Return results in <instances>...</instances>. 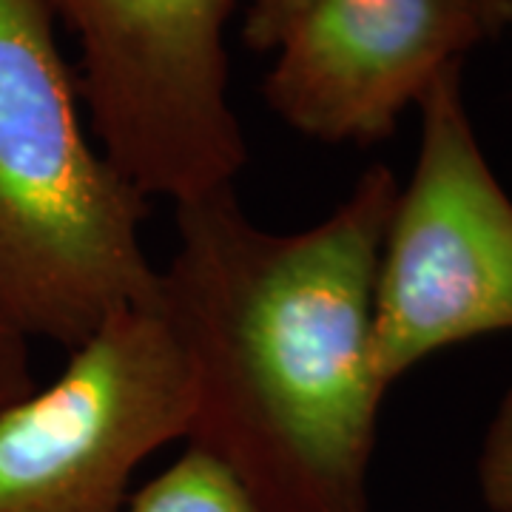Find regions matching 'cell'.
<instances>
[{
    "label": "cell",
    "mask_w": 512,
    "mask_h": 512,
    "mask_svg": "<svg viewBox=\"0 0 512 512\" xmlns=\"http://www.w3.org/2000/svg\"><path fill=\"white\" fill-rule=\"evenodd\" d=\"M29 336L0 311V413L35 390Z\"/></svg>",
    "instance_id": "obj_9"
},
{
    "label": "cell",
    "mask_w": 512,
    "mask_h": 512,
    "mask_svg": "<svg viewBox=\"0 0 512 512\" xmlns=\"http://www.w3.org/2000/svg\"><path fill=\"white\" fill-rule=\"evenodd\" d=\"M126 512H271L237 473L205 450L188 447L168 470L128 498Z\"/></svg>",
    "instance_id": "obj_7"
},
{
    "label": "cell",
    "mask_w": 512,
    "mask_h": 512,
    "mask_svg": "<svg viewBox=\"0 0 512 512\" xmlns=\"http://www.w3.org/2000/svg\"><path fill=\"white\" fill-rule=\"evenodd\" d=\"M311 0H248L245 20H242V40L254 52H274L279 37L291 26L293 18Z\"/></svg>",
    "instance_id": "obj_10"
},
{
    "label": "cell",
    "mask_w": 512,
    "mask_h": 512,
    "mask_svg": "<svg viewBox=\"0 0 512 512\" xmlns=\"http://www.w3.org/2000/svg\"><path fill=\"white\" fill-rule=\"evenodd\" d=\"M478 493L490 512H512V387L495 407L476 464Z\"/></svg>",
    "instance_id": "obj_8"
},
{
    "label": "cell",
    "mask_w": 512,
    "mask_h": 512,
    "mask_svg": "<svg viewBox=\"0 0 512 512\" xmlns=\"http://www.w3.org/2000/svg\"><path fill=\"white\" fill-rule=\"evenodd\" d=\"M248 0H43L80 46L97 146L143 197L174 205L237 185L248 148L225 29Z\"/></svg>",
    "instance_id": "obj_4"
},
{
    "label": "cell",
    "mask_w": 512,
    "mask_h": 512,
    "mask_svg": "<svg viewBox=\"0 0 512 512\" xmlns=\"http://www.w3.org/2000/svg\"><path fill=\"white\" fill-rule=\"evenodd\" d=\"M481 40L470 0H311L274 46L262 92L311 140L376 146Z\"/></svg>",
    "instance_id": "obj_6"
},
{
    "label": "cell",
    "mask_w": 512,
    "mask_h": 512,
    "mask_svg": "<svg viewBox=\"0 0 512 512\" xmlns=\"http://www.w3.org/2000/svg\"><path fill=\"white\" fill-rule=\"evenodd\" d=\"M481 18L487 37H498L512 29V0H470Z\"/></svg>",
    "instance_id": "obj_11"
},
{
    "label": "cell",
    "mask_w": 512,
    "mask_h": 512,
    "mask_svg": "<svg viewBox=\"0 0 512 512\" xmlns=\"http://www.w3.org/2000/svg\"><path fill=\"white\" fill-rule=\"evenodd\" d=\"M510 35H512V29H510Z\"/></svg>",
    "instance_id": "obj_12"
},
{
    "label": "cell",
    "mask_w": 512,
    "mask_h": 512,
    "mask_svg": "<svg viewBox=\"0 0 512 512\" xmlns=\"http://www.w3.org/2000/svg\"><path fill=\"white\" fill-rule=\"evenodd\" d=\"M399 180L370 165L305 231L251 222L234 188L177 208L160 293L194 367L188 447L271 512H370L387 387L373 367V291Z\"/></svg>",
    "instance_id": "obj_1"
},
{
    "label": "cell",
    "mask_w": 512,
    "mask_h": 512,
    "mask_svg": "<svg viewBox=\"0 0 512 512\" xmlns=\"http://www.w3.org/2000/svg\"><path fill=\"white\" fill-rule=\"evenodd\" d=\"M146 197L86 134L43 0H0V311L74 350L148 299Z\"/></svg>",
    "instance_id": "obj_2"
},
{
    "label": "cell",
    "mask_w": 512,
    "mask_h": 512,
    "mask_svg": "<svg viewBox=\"0 0 512 512\" xmlns=\"http://www.w3.org/2000/svg\"><path fill=\"white\" fill-rule=\"evenodd\" d=\"M194 404L191 356L157 285L0 413V512H126L134 470L188 436Z\"/></svg>",
    "instance_id": "obj_5"
},
{
    "label": "cell",
    "mask_w": 512,
    "mask_h": 512,
    "mask_svg": "<svg viewBox=\"0 0 512 512\" xmlns=\"http://www.w3.org/2000/svg\"><path fill=\"white\" fill-rule=\"evenodd\" d=\"M419 114L373 291V367L387 390L439 350L512 330V200L478 143L464 60L433 80Z\"/></svg>",
    "instance_id": "obj_3"
}]
</instances>
